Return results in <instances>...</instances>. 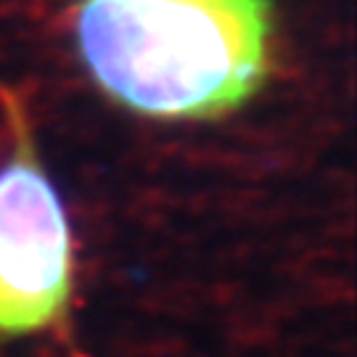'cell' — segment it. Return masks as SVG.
<instances>
[{
  "mask_svg": "<svg viewBox=\"0 0 357 357\" xmlns=\"http://www.w3.org/2000/svg\"><path fill=\"white\" fill-rule=\"evenodd\" d=\"M273 0H79L77 45L96 85L156 119H217L270 77Z\"/></svg>",
  "mask_w": 357,
  "mask_h": 357,
  "instance_id": "obj_1",
  "label": "cell"
},
{
  "mask_svg": "<svg viewBox=\"0 0 357 357\" xmlns=\"http://www.w3.org/2000/svg\"><path fill=\"white\" fill-rule=\"evenodd\" d=\"M13 156L0 167V339L45 331L72 294V238L61 196L43 172L22 106L8 101Z\"/></svg>",
  "mask_w": 357,
  "mask_h": 357,
  "instance_id": "obj_2",
  "label": "cell"
}]
</instances>
